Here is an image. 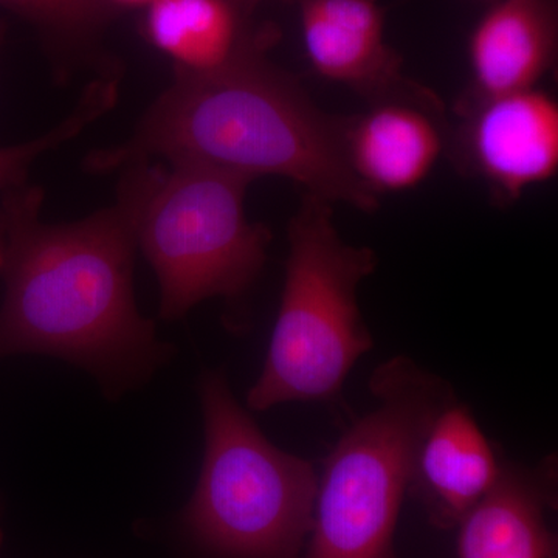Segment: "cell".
I'll list each match as a JSON object with an SVG mask.
<instances>
[{"label": "cell", "mask_w": 558, "mask_h": 558, "mask_svg": "<svg viewBox=\"0 0 558 558\" xmlns=\"http://www.w3.org/2000/svg\"><path fill=\"white\" fill-rule=\"evenodd\" d=\"M120 172L117 201L76 222H44V191L27 182L0 201V359L65 360L108 398L148 380L171 352L135 304L137 197Z\"/></svg>", "instance_id": "obj_1"}, {"label": "cell", "mask_w": 558, "mask_h": 558, "mask_svg": "<svg viewBox=\"0 0 558 558\" xmlns=\"http://www.w3.org/2000/svg\"><path fill=\"white\" fill-rule=\"evenodd\" d=\"M271 31L207 73L174 69V80L143 113L131 137L84 159L92 174L153 160L202 163L256 180H293L310 196L376 211L344 154V117L318 109L292 75L267 60Z\"/></svg>", "instance_id": "obj_2"}, {"label": "cell", "mask_w": 558, "mask_h": 558, "mask_svg": "<svg viewBox=\"0 0 558 558\" xmlns=\"http://www.w3.org/2000/svg\"><path fill=\"white\" fill-rule=\"evenodd\" d=\"M369 391L376 407L325 459L299 558H396V526L422 440L457 398L449 381L403 355L374 371Z\"/></svg>", "instance_id": "obj_3"}, {"label": "cell", "mask_w": 558, "mask_h": 558, "mask_svg": "<svg viewBox=\"0 0 558 558\" xmlns=\"http://www.w3.org/2000/svg\"><path fill=\"white\" fill-rule=\"evenodd\" d=\"M332 205L304 194L290 220L284 289L263 373L247 395L250 410L336 399L373 348L357 292L377 256L341 240Z\"/></svg>", "instance_id": "obj_4"}, {"label": "cell", "mask_w": 558, "mask_h": 558, "mask_svg": "<svg viewBox=\"0 0 558 558\" xmlns=\"http://www.w3.org/2000/svg\"><path fill=\"white\" fill-rule=\"evenodd\" d=\"M199 395L204 462L183 513L191 537L216 558H299L314 526V465L263 435L222 373H205Z\"/></svg>", "instance_id": "obj_5"}, {"label": "cell", "mask_w": 558, "mask_h": 558, "mask_svg": "<svg viewBox=\"0 0 558 558\" xmlns=\"http://www.w3.org/2000/svg\"><path fill=\"white\" fill-rule=\"evenodd\" d=\"M121 171L134 183L137 244L159 281L160 318L175 322L209 299L241 300L271 241L245 211L252 180L186 161Z\"/></svg>", "instance_id": "obj_6"}, {"label": "cell", "mask_w": 558, "mask_h": 558, "mask_svg": "<svg viewBox=\"0 0 558 558\" xmlns=\"http://www.w3.org/2000/svg\"><path fill=\"white\" fill-rule=\"evenodd\" d=\"M457 148L469 171L501 202L519 201L558 171V105L548 92H512L462 101Z\"/></svg>", "instance_id": "obj_7"}, {"label": "cell", "mask_w": 558, "mask_h": 558, "mask_svg": "<svg viewBox=\"0 0 558 558\" xmlns=\"http://www.w3.org/2000/svg\"><path fill=\"white\" fill-rule=\"evenodd\" d=\"M349 170L373 196L416 189L449 145L442 102L427 87L369 101L344 117Z\"/></svg>", "instance_id": "obj_8"}, {"label": "cell", "mask_w": 558, "mask_h": 558, "mask_svg": "<svg viewBox=\"0 0 558 558\" xmlns=\"http://www.w3.org/2000/svg\"><path fill=\"white\" fill-rule=\"evenodd\" d=\"M301 36L312 69L369 101L417 90L385 39L377 0H300Z\"/></svg>", "instance_id": "obj_9"}, {"label": "cell", "mask_w": 558, "mask_h": 558, "mask_svg": "<svg viewBox=\"0 0 558 558\" xmlns=\"http://www.w3.org/2000/svg\"><path fill=\"white\" fill-rule=\"evenodd\" d=\"M557 459L502 461L490 490L459 521V558H557L545 510L556 506Z\"/></svg>", "instance_id": "obj_10"}, {"label": "cell", "mask_w": 558, "mask_h": 558, "mask_svg": "<svg viewBox=\"0 0 558 558\" xmlns=\"http://www.w3.org/2000/svg\"><path fill=\"white\" fill-rule=\"evenodd\" d=\"M501 465L468 407L454 400L422 440L410 494L422 502L433 526L451 529L490 490Z\"/></svg>", "instance_id": "obj_11"}, {"label": "cell", "mask_w": 558, "mask_h": 558, "mask_svg": "<svg viewBox=\"0 0 558 558\" xmlns=\"http://www.w3.org/2000/svg\"><path fill=\"white\" fill-rule=\"evenodd\" d=\"M557 43L553 0H498L470 35L472 86L462 101L538 87L556 62Z\"/></svg>", "instance_id": "obj_12"}, {"label": "cell", "mask_w": 558, "mask_h": 558, "mask_svg": "<svg viewBox=\"0 0 558 558\" xmlns=\"http://www.w3.org/2000/svg\"><path fill=\"white\" fill-rule=\"evenodd\" d=\"M234 0H154L146 13V36L174 62V69L207 73L233 61L274 31L255 28Z\"/></svg>", "instance_id": "obj_13"}, {"label": "cell", "mask_w": 558, "mask_h": 558, "mask_svg": "<svg viewBox=\"0 0 558 558\" xmlns=\"http://www.w3.org/2000/svg\"><path fill=\"white\" fill-rule=\"evenodd\" d=\"M120 81L116 75H101L87 84L75 109L61 123L39 137L0 148V191L27 182L28 172L39 157L60 148L83 134L90 124L113 109L119 100Z\"/></svg>", "instance_id": "obj_14"}, {"label": "cell", "mask_w": 558, "mask_h": 558, "mask_svg": "<svg viewBox=\"0 0 558 558\" xmlns=\"http://www.w3.org/2000/svg\"><path fill=\"white\" fill-rule=\"evenodd\" d=\"M3 9L58 39L81 43L101 31L116 5L106 0H0Z\"/></svg>", "instance_id": "obj_15"}, {"label": "cell", "mask_w": 558, "mask_h": 558, "mask_svg": "<svg viewBox=\"0 0 558 558\" xmlns=\"http://www.w3.org/2000/svg\"><path fill=\"white\" fill-rule=\"evenodd\" d=\"M106 2L112 3V5H149L154 0H106Z\"/></svg>", "instance_id": "obj_16"}, {"label": "cell", "mask_w": 558, "mask_h": 558, "mask_svg": "<svg viewBox=\"0 0 558 558\" xmlns=\"http://www.w3.org/2000/svg\"><path fill=\"white\" fill-rule=\"evenodd\" d=\"M234 2L240 3L241 9H244L247 13L252 14V11L255 10L256 5L263 2V0H234Z\"/></svg>", "instance_id": "obj_17"}, {"label": "cell", "mask_w": 558, "mask_h": 558, "mask_svg": "<svg viewBox=\"0 0 558 558\" xmlns=\"http://www.w3.org/2000/svg\"><path fill=\"white\" fill-rule=\"evenodd\" d=\"M5 22L0 21V46H2V40L5 38Z\"/></svg>", "instance_id": "obj_18"}, {"label": "cell", "mask_w": 558, "mask_h": 558, "mask_svg": "<svg viewBox=\"0 0 558 558\" xmlns=\"http://www.w3.org/2000/svg\"><path fill=\"white\" fill-rule=\"evenodd\" d=\"M2 537H3L2 529H0V548H2Z\"/></svg>", "instance_id": "obj_19"}, {"label": "cell", "mask_w": 558, "mask_h": 558, "mask_svg": "<svg viewBox=\"0 0 558 558\" xmlns=\"http://www.w3.org/2000/svg\"><path fill=\"white\" fill-rule=\"evenodd\" d=\"M0 252H2V236H0Z\"/></svg>", "instance_id": "obj_20"}]
</instances>
